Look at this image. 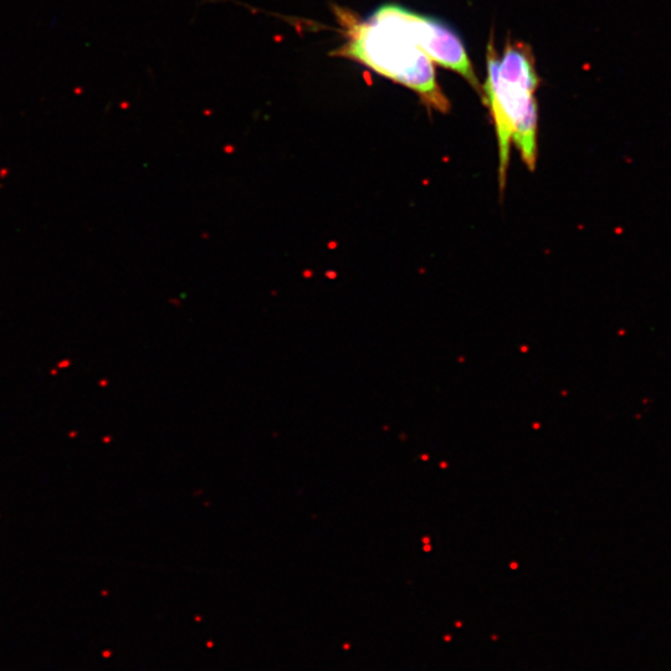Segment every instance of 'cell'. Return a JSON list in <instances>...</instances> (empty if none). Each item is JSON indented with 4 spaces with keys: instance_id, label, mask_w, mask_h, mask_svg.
Instances as JSON below:
<instances>
[{
    "instance_id": "3957f363",
    "label": "cell",
    "mask_w": 671,
    "mask_h": 671,
    "mask_svg": "<svg viewBox=\"0 0 671 671\" xmlns=\"http://www.w3.org/2000/svg\"><path fill=\"white\" fill-rule=\"evenodd\" d=\"M378 10L403 29L433 63L463 76L483 96V89L462 39L449 25L397 4L382 5Z\"/></svg>"
},
{
    "instance_id": "6da1fadb",
    "label": "cell",
    "mask_w": 671,
    "mask_h": 671,
    "mask_svg": "<svg viewBox=\"0 0 671 671\" xmlns=\"http://www.w3.org/2000/svg\"><path fill=\"white\" fill-rule=\"evenodd\" d=\"M334 13L343 43L332 55L356 61L408 87L429 109L449 111V100L438 84L433 61L396 23L378 9L366 19L341 7H335Z\"/></svg>"
},
{
    "instance_id": "7a4b0ae2",
    "label": "cell",
    "mask_w": 671,
    "mask_h": 671,
    "mask_svg": "<svg viewBox=\"0 0 671 671\" xmlns=\"http://www.w3.org/2000/svg\"><path fill=\"white\" fill-rule=\"evenodd\" d=\"M539 83L535 56L529 45L507 43L500 59L494 43H490L484 91L498 136L501 189L509 171L512 146L519 150L522 161L531 171L536 166Z\"/></svg>"
}]
</instances>
